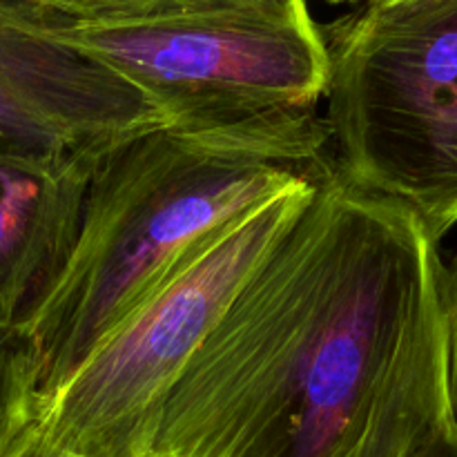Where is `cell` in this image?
Segmentation results:
<instances>
[{
    "label": "cell",
    "instance_id": "cell-3",
    "mask_svg": "<svg viewBox=\"0 0 457 457\" xmlns=\"http://www.w3.org/2000/svg\"><path fill=\"white\" fill-rule=\"evenodd\" d=\"M40 13L54 38L134 85L165 128L328 137L317 112L328 85V49L306 0L114 21Z\"/></svg>",
    "mask_w": 457,
    "mask_h": 457
},
{
    "label": "cell",
    "instance_id": "cell-6",
    "mask_svg": "<svg viewBox=\"0 0 457 457\" xmlns=\"http://www.w3.org/2000/svg\"><path fill=\"white\" fill-rule=\"evenodd\" d=\"M161 112L47 31L25 0H0V159L62 168L163 128Z\"/></svg>",
    "mask_w": 457,
    "mask_h": 457
},
{
    "label": "cell",
    "instance_id": "cell-5",
    "mask_svg": "<svg viewBox=\"0 0 457 457\" xmlns=\"http://www.w3.org/2000/svg\"><path fill=\"white\" fill-rule=\"evenodd\" d=\"M312 177L199 237L38 406L43 436L76 457H147L165 395L245 277L295 221Z\"/></svg>",
    "mask_w": 457,
    "mask_h": 457
},
{
    "label": "cell",
    "instance_id": "cell-11",
    "mask_svg": "<svg viewBox=\"0 0 457 457\" xmlns=\"http://www.w3.org/2000/svg\"><path fill=\"white\" fill-rule=\"evenodd\" d=\"M397 457H457V427L453 415H446L433 424Z\"/></svg>",
    "mask_w": 457,
    "mask_h": 457
},
{
    "label": "cell",
    "instance_id": "cell-4",
    "mask_svg": "<svg viewBox=\"0 0 457 457\" xmlns=\"http://www.w3.org/2000/svg\"><path fill=\"white\" fill-rule=\"evenodd\" d=\"M321 34L335 168L440 244L457 223V0H366Z\"/></svg>",
    "mask_w": 457,
    "mask_h": 457
},
{
    "label": "cell",
    "instance_id": "cell-9",
    "mask_svg": "<svg viewBox=\"0 0 457 457\" xmlns=\"http://www.w3.org/2000/svg\"><path fill=\"white\" fill-rule=\"evenodd\" d=\"M25 3L71 21H114V18H145L159 13L228 7V4L254 3V0H25Z\"/></svg>",
    "mask_w": 457,
    "mask_h": 457
},
{
    "label": "cell",
    "instance_id": "cell-1",
    "mask_svg": "<svg viewBox=\"0 0 457 457\" xmlns=\"http://www.w3.org/2000/svg\"><path fill=\"white\" fill-rule=\"evenodd\" d=\"M442 259L326 161L161 404L147 457H397L451 415Z\"/></svg>",
    "mask_w": 457,
    "mask_h": 457
},
{
    "label": "cell",
    "instance_id": "cell-13",
    "mask_svg": "<svg viewBox=\"0 0 457 457\" xmlns=\"http://www.w3.org/2000/svg\"><path fill=\"white\" fill-rule=\"evenodd\" d=\"M328 3H357V0H328Z\"/></svg>",
    "mask_w": 457,
    "mask_h": 457
},
{
    "label": "cell",
    "instance_id": "cell-2",
    "mask_svg": "<svg viewBox=\"0 0 457 457\" xmlns=\"http://www.w3.org/2000/svg\"><path fill=\"white\" fill-rule=\"evenodd\" d=\"M326 137L156 128L96 161L61 275L13 326L34 360L38 406L154 293L199 237L306 183Z\"/></svg>",
    "mask_w": 457,
    "mask_h": 457
},
{
    "label": "cell",
    "instance_id": "cell-12",
    "mask_svg": "<svg viewBox=\"0 0 457 457\" xmlns=\"http://www.w3.org/2000/svg\"><path fill=\"white\" fill-rule=\"evenodd\" d=\"M3 457H76V455L54 446L52 442L43 436L38 422H36L34 427H29L21 437H18L16 445H13Z\"/></svg>",
    "mask_w": 457,
    "mask_h": 457
},
{
    "label": "cell",
    "instance_id": "cell-7",
    "mask_svg": "<svg viewBox=\"0 0 457 457\" xmlns=\"http://www.w3.org/2000/svg\"><path fill=\"white\" fill-rule=\"evenodd\" d=\"M96 161L62 168L0 159V326L13 328L56 281Z\"/></svg>",
    "mask_w": 457,
    "mask_h": 457
},
{
    "label": "cell",
    "instance_id": "cell-8",
    "mask_svg": "<svg viewBox=\"0 0 457 457\" xmlns=\"http://www.w3.org/2000/svg\"><path fill=\"white\" fill-rule=\"evenodd\" d=\"M38 422L34 360L21 335L0 326V457Z\"/></svg>",
    "mask_w": 457,
    "mask_h": 457
},
{
    "label": "cell",
    "instance_id": "cell-10",
    "mask_svg": "<svg viewBox=\"0 0 457 457\" xmlns=\"http://www.w3.org/2000/svg\"><path fill=\"white\" fill-rule=\"evenodd\" d=\"M442 308H445L449 406L457 427V254L451 259L449 266H442Z\"/></svg>",
    "mask_w": 457,
    "mask_h": 457
}]
</instances>
